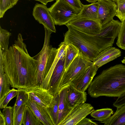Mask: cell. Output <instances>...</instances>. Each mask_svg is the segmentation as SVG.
<instances>
[{
	"label": "cell",
	"instance_id": "4dcf8cb0",
	"mask_svg": "<svg viewBox=\"0 0 125 125\" xmlns=\"http://www.w3.org/2000/svg\"><path fill=\"white\" fill-rule=\"evenodd\" d=\"M19 90L13 88L6 94L0 101V108L3 109L7 106L9 103L14 97L17 96Z\"/></svg>",
	"mask_w": 125,
	"mask_h": 125
},
{
	"label": "cell",
	"instance_id": "1f68e13d",
	"mask_svg": "<svg viewBox=\"0 0 125 125\" xmlns=\"http://www.w3.org/2000/svg\"><path fill=\"white\" fill-rule=\"evenodd\" d=\"M2 113L5 118L7 125H13V106H6L3 108Z\"/></svg>",
	"mask_w": 125,
	"mask_h": 125
},
{
	"label": "cell",
	"instance_id": "ba28073f",
	"mask_svg": "<svg viewBox=\"0 0 125 125\" xmlns=\"http://www.w3.org/2000/svg\"><path fill=\"white\" fill-rule=\"evenodd\" d=\"M66 24L71 25L78 30L88 34L96 35L100 33L102 26L98 20L75 17Z\"/></svg>",
	"mask_w": 125,
	"mask_h": 125
},
{
	"label": "cell",
	"instance_id": "44dd1931",
	"mask_svg": "<svg viewBox=\"0 0 125 125\" xmlns=\"http://www.w3.org/2000/svg\"><path fill=\"white\" fill-rule=\"evenodd\" d=\"M10 80L5 73L3 64H0V101L10 90Z\"/></svg>",
	"mask_w": 125,
	"mask_h": 125
},
{
	"label": "cell",
	"instance_id": "7402d4cb",
	"mask_svg": "<svg viewBox=\"0 0 125 125\" xmlns=\"http://www.w3.org/2000/svg\"><path fill=\"white\" fill-rule=\"evenodd\" d=\"M59 100V93L53 96L49 106L46 108L54 125H56L57 120Z\"/></svg>",
	"mask_w": 125,
	"mask_h": 125
},
{
	"label": "cell",
	"instance_id": "4fadbf2b",
	"mask_svg": "<svg viewBox=\"0 0 125 125\" xmlns=\"http://www.w3.org/2000/svg\"><path fill=\"white\" fill-rule=\"evenodd\" d=\"M98 69L93 64L70 83L79 91L85 92L92 82Z\"/></svg>",
	"mask_w": 125,
	"mask_h": 125
},
{
	"label": "cell",
	"instance_id": "2e32d148",
	"mask_svg": "<svg viewBox=\"0 0 125 125\" xmlns=\"http://www.w3.org/2000/svg\"><path fill=\"white\" fill-rule=\"evenodd\" d=\"M26 104L43 125H54L46 108L28 98Z\"/></svg>",
	"mask_w": 125,
	"mask_h": 125
},
{
	"label": "cell",
	"instance_id": "d6986e66",
	"mask_svg": "<svg viewBox=\"0 0 125 125\" xmlns=\"http://www.w3.org/2000/svg\"><path fill=\"white\" fill-rule=\"evenodd\" d=\"M104 125H125V104L117 108L115 112L106 121Z\"/></svg>",
	"mask_w": 125,
	"mask_h": 125
},
{
	"label": "cell",
	"instance_id": "ac0fdd59",
	"mask_svg": "<svg viewBox=\"0 0 125 125\" xmlns=\"http://www.w3.org/2000/svg\"><path fill=\"white\" fill-rule=\"evenodd\" d=\"M98 4L97 2L84 5L77 17L82 19L97 20Z\"/></svg>",
	"mask_w": 125,
	"mask_h": 125
},
{
	"label": "cell",
	"instance_id": "d590c367",
	"mask_svg": "<svg viewBox=\"0 0 125 125\" xmlns=\"http://www.w3.org/2000/svg\"><path fill=\"white\" fill-rule=\"evenodd\" d=\"M96 123L92 121L90 119L85 117L81 120L77 125H97Z\"/></svg>",
	"mask_w": 125,
	"mask_h": 125
},
{
	"label": "cell",
	"instance_id": "5bb4252c",
	"mask_svg": "<svg viewBox=\"0 0 125 125\" xmlns=\"http://www.w3.org/2000/svg\"><path fill=\"white\" fill-rule=\"evenodd\" d=\"M121 52L118 49L112 46L107 48L96 57L93 61L98 68L121 56Z\"/></svg>",
	"mask_w": 125,
	"mask_h": 125
},
{
	"label": "cell",
	"instance_id": "5b68a950",
	"mask_svg": "<svg viewBox=\"0 0 125 125\" xmlns=\"http://www.w3.org/2000/svg\"><path fill=\"white\" fill-rule=\"evenodd\" d=\"M93 64V62L89 60L80 51L78 55L65 70L61 82L60 89L69 84L73 80Z\"/></svg>",
	"mask_w": 125,
	"mask_h": 125
},
{
	"label": "cell",
	"instance_id": "30bf717a",
	"mask_svg": "<svg viewBox=\"0 0 125 125\" xmlns=\"http://www.w3.org/2000/svg\"><path fill=\"white\" fill-rule=\"evenodd\" d=\"M97 20L102 26L109 22L115 16L117 6L112 0H98Z\"/></svg>",
	"mask_w": 125,
	"mask_h": 125
},
{
	"label": "cell",
	"instance_id": "484cf974",
	"mask_svg": "<svg viewBox=\"0 0 125 125\" xmlns=\"http://www.w3.org/2000/svg\"><path fill=\"white\" fill-rule=\"evenodd\" d=\"M19 90L16 102L13 106V125H14L15 116L17 111L22 105L26 103L28 99V95L24 90Z\"/></svg>",
	"mask_w": 125,
	"mask_h": 125
},
{
	"label": "cell",
	"instance_id": "6da1fadb",
	"mask_svg": "<svg viewBox=\"0 0 125 125\" xmlns=\"http://www.w3.org/2000/svg\"><path fill=\"white\" fill-rule=\"evenodd\" d=\"M38 62L29 54L22 34L19 33L14 43L3 52L5 73L11 86L24 90L36 85Z\"/></svg>",
	"mask_w": 125,
	"mask_h": 125
},
{
	"label": "cell",
	"instance_id": "e0dca14e",
	"mask_svg": "<svg viewBox=\"0 0 125 125\" xmlns=\"http://www.w3.org/2000/svg\"><path fill=\"white\" fill-rule=\"evenodd\" d=\"M86 93L77 90L70 83L68 85L67 99L70 106L73 108L85 103L87 100Z\"/></svg>",
	"mask_w": 125,
	"mask_h": 125
},
{
	"label": "cell",
	"instance_id": "9c48e42d",
	"mask_svg": "<svg viewBox=\"0 0 125 125\" xmlns=\"http://www.w3.org/2000/svg\"><path fill=\"white\" fill-rule=\"evenodd\" d=\"M24 90L28 94L29 99L45 108L49 106L53 96L47 90L39 85H35Z\"/></svg>",
	"mask_w": 125,
	"mask_h": 125
},
{
	"label": "cell",
	"instance_id": "603a6c76",
	"mask_svg": "<svg viewBox=\"0 0 125 125\" xmlns=\"http://www.w3.org/2000/svg\"><path fill=\"white\" fill-rule=\"evenodd\" d=\"M22 125H43L41 121L36 116L31 109L27 105L23 117Z\"/></svg>",
	"mask_w": 125,
	"mask_h": 125
},
{
	"label": "cell",
	"instance_id": "d6a6232c",
	"mask_svg": "<svg viewBox=\"0 0 125 125\" xmlns=\"http://www.w3.org/2000/svg\"><path fill=\"white\" fill-rule=\"evenodd\" d=\"M27 106L26 103L23 104L18 110L16 115L14 125H22L24 115Z\"/></svg>",
	"mask_w": 125,
	"mask_h": 125
},
{
	"label": "cell",
	"instance_id": "d4e9b609",
	"mask_svg": "<svg viewBox=\"0 0 125 125\" xmlns=\"http://www.w3.org/2000/svg\"><path fill=\"white\" fill-rule=\"evenodd\" d=\"M79 52V49L74 45L71 43L67 45L65 63V70L78 55Z\"/></svg>",
	"mask_w": 125,
	"mask_h": 125
},
{
	"label": "cell",
	"instance_id": "836d02e7",
	"mask_svg": "<svg viewBox=\"0 0 125 125\" xmlns=\"http://www.w3.org/2000/svg\"><path fill=\"white\" fill-rule=\"evenodd\" d=\"M75 9L81 11L83 6L80 0H64Z\"/></svg>",
	"mask_w": 125,
	"mask_h": 125
},
{
	"label": "cell",
	"instance_id": "f1b7e54d",
	"mask_svg": "<svg viewBox=\"0 0 125 125\" xmlns=\"http://www.w3.org/2000/svg\"><path fill=\"white\" fill-rule=\"evenodd\" d=\"M121 22L116 44L119 47L125 50V19Z\"/></svg>",
	"mask_w": 125,
	"mask_h": 125
},
{
	"label": "cell",
	"instance_id": "f35d334b",
	"mask_svg": "<svg viewBox=\"0 0 125 125\" xmlns=\"http://www.w3.org/2000/svg\"><path fill=\"white\" fill-rule=\"evenodd\" d=\"M89 3H93L97 1L98 0H85Z\"/></svg>",
	"mask_w": 125,
	"mask_h": 125
},
{
	"label": "cell",
	"instance_id": "e575fe53",
	"mask_svg": "<svg viewBox=\"0 0 125 125\" xmlns=\"http://www.w3.org/2000/svg\"><path fill=\"white\" fill-rule=\"evenodd\" d=\"M125 104V92L120 96L118 97L114 103L113 105L116 107H119Z\"/></svg>",
	"mask_w": 125,
	"mask_h": 125
},
{
	"label": "cell",
	"instance_id": "ab89813d",
	"mask_svg": "<svg viewBox=\"0 0 125 125\" xmlns=\"http://www.w3.org/2000/svg\"><path fill=\"white\" fill-rule=\"evenodd\" d=\"M121 62L122 63L125 64V57H124V59L122 60Z\"/></svg>",
	"mask_w": 125,
	"mask_h": 125
},
{
	"label": "cell",
	"instance_id": "cb8c5ba5",
	"mask_svg": "<svg viewBox=\"0 0 125 125\" xmlns=\"http://www.w3.org/2000/svg\"><path fill=\"white\" fill-rule=\"evenodd\" d=\"M113 113L112 109L106 108L94 110L90 114L95 120L101 122L106 120Z\"/></svg>",
	"mask_w": 125,
	"mask_h": 125
},
{
	"label": "cell",
	"instance_id": "3957f363",
	"mask_svg": "<svg viewBox=\"0 0 125 125\" xmlns=\"http://www.w3.org/2000/svg\"><path fill=\"white\" fill-rule=\"evenodd\" d=\"M125 92V65L120 64L103 70L93 80L88 93L93 98L118 97Z\"/></svg>",
	"mask_w": 125,
	"mask_h": 125
},
{
	"label": "cell",
	"instance_id": "8992f818",
	"mask_svg": "<svg viewBox=\"0 0 125 125\" xmlns=\"http://www.w3.org/2000/svg\"><path fill=\"white\" fill-rule=\"evenodd\" d=\"M44 28L45 37L43 47L40 52L33 57L38 62L36 85L40 86L44 78L46 64L52 48L50 45V41L51 34L52 32Z\"/></svg>",
	"mask_w": 125,
	"mask_h": 125
},
{
	"label": "cell",
	"instance_id": "7a4b0ae2",
	"mask_svg": "<svg viewBox=\"0 0 125 125\" xmlns=\"http://www.w3.org/2000/svg\"><path fill=\"white\" fill-rule=\"evenodd\" d=\"M68 30L64 35L63 42L73 44L79 49L89 60L93 61L99 54L105 49L113 46L118 33L109 29L92 35L83 32L72 26L66 24Z\"/></svg>",
	"mask_w": 125,
	"mask_h": 125
},
{
	"label": "cell",
	"instance_id": "7c38bea8",
	"mask_svg": "<svg viewBox=\"0 0 125 125\" xmlns=\"http://www.w3.org/2000/svg\"><path fill=\"white\" fill-rule=\"evenodd\" d=\"M94 110L93 107L91 104L84 103L80 104L73 108L60 125H77L81 120Z\"/></svg>",
	"mask_w": 125,
	"mask_h": 125
},
{
	"label": "cell",
	"instance_id": "ffe728a7",
	"mask_svg": "<svg viewBox=\"0 0 125 125\" xmlns=\"http://www.w3.org/2000/svg\"><path fill=\"white\" fill-rule=\"evenodd\" d=\"M58 49L57 54L52 66L46 75L44 77L41 86L43 88L47 89L49 82L54 69L58 61L66 49L67 45L63 42L61 43Z\"/></svg>",
	"mask_w": 125,
	"mask_h": 125
},
{
	"label": "cell",
	"instance_id": "4316f807",
	"mask_svg": "<svg viewBox=\"0 0 125 125\" xmlns=\"http://www.w3.org/2000/svg\"><path fill=\"white\" fill-rule=\"evenodd\" d=\"M11 35L10 32L0 26V48L3 52L9 49V39Z\"/></svg>",
	"mask_w": 125,
	"mask_h": 125
},
{
	"label": "cell",
	"instance_id": "52a82bcc",
	"mask_svg": "<svg viewBox=\"0 0 125 125\" xmlns=\"http://www.w3.org/2000/svg\"><path fill=\"white\" fill-rule=\"evenodd\" d=\"M66 54V48L55 67L49 82L47 90L53 96L58 93L60 90L61 82L65 70Z\"/></svg>",
	"mask_w": 125,
	"mask_h": 125
},
{
	"label": "cell",
	"instance_id": "8fae6325",
	"mask_svg": "<svg viewBox=\"0 0 125 125\" xmlns=\"http://www.w3.org/2000/svg\"><path fill=\"white\" fill-rule=\"evenodd\" d=\"M32 15L35 19L40 24L52 32L56 29L49 8L46 5L36 3L34 7Z\"/></svg>",
	"mask_w": 125,
	"mask_h": 125
},
{
	"label": "cell",
	"instance_id": "8d00e7d4",
	"mask_svg": "<svg viewBox=\"0 0 125 125\" xmlns=\"http://www.w3.org/2000/svg\"><path fill=\"white\" fill-rule=\"evenodd\" d=\"M0 111V125H7L5 118L2 112Z\"/></svg>",
	"mask_w": 125,
	"mask_h": 125
},
{
	"label": "cell",
	"instance_id": "9a60e30c",
	"mask_svg": "<svg viewBox=\"0 0 125 125\" xmlns=\"http://www.w3.org/2000/svg\"><path fill=\"white\" fill-rule=\"evenodd\" d=\"M68 85L62 87L59 92V100L56 125H60L73 109L69 106L67 99Z\"/></svg>",
	"mask_w": 125,
	"mask_h": 125
},
{
	"label": "cell",
	"instance_id": "83f0119b",
	"mask_svg": "<svg viewBox=\"0 0 125 125\" xmlns=\"http://www.w3.org/2000/svg\"><path fill=\"white\" fill-rule=\"evenodd\" d=\"M19 0H0V18H2L5 12L13 7Z\"/></svg>",
	"mask_w": 125,
	"mask_h": 125
},
{
	"label": "cell",
	"instance_id": "277c9868",
	"mask_svg": "<svg viewBox=\"0 0 125 125\" xmlns=\"http://www.w3.org/2000/svg\"><path fill=\"white\" fill-rule=\"evenodd\" d=\"M49 9L55 25L60 26L66 25L77 17L80 11L73 8L64 0H56Z\"/></svg>",
	"mask_w": 125,
	"mask_h": 125
},
{
	"label": "cell",
	"instance_id": "f546056e",
	"mask_svg": "<svg viewBox=\"0 0 125 125\" xmlns=\"http://www.w3.org/2000/svg\"><path fill=\"white\" fill-rule=\"evenodd\" d=\"M117 6L115 16L122 22L125 19V0H112Z\"/></svg>",
	"mask_w": 125,
	"mask_h": 125
},
{
	"label": "cell",
	"instance_id": "74e56055",
	"mask_svg": "<svg viewBox=\"0 0 125 125\" xmlns=\"http://www.w3.org/2000/svg\"><path fill=\"white\" fill-rule=\"evenodd\" d=\"M38 1L40 2L42 4L46 5L47 4V3L49 2H51L55 0H34Z\"/></svg>",
	"mask_w": 125,
	"mask_h": 125
}]
</instances>
